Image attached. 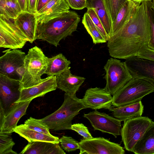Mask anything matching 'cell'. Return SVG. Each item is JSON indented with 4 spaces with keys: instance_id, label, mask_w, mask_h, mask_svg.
<instances>
[{
    "instance_id": "6da1fadb",
    "label": "cell",
    "mask_w": 154,
    "mask_h": 154,
    "mask_svg": "<svg viewBox=\"0 0 154 154\" xmlns=\"http://www.w3.org/2000/svg\"><path fill=\"white\" fill-rule=\"evenodd\" d=\"M150 38L149 23L145 5L142 2L131 18L109 36L107 46L109 55L127 59L135 56Z\"/></svg>"
},
{
    "instance_id": "7a4b0ae2",
    "label": "cell",
    "mask_w": 154,
    "mask_h": 154,
    "mask_svg": "<svg viewBox=\"0 0 154 154\" xmlns=\"http://www.w3.org/2000/svg\"><path fill=\"white\" fill-rule=\"evenodd\" d=\"M80 20L77 13L69 10L45 22L38 23L36 39L57 47L61 40L71 35L76 30Z\"/></svg>"
},
{
    "instance_id": "3957f363",
    "label": "cell",
    "mask_w": 154,
    "mask_h": 154,
    "mask_svg": "<svg viewBox=\"0 0 154 154\" xmlns=\"http://www.w3.org/2000/svg\"><path fill=\"white\" fill-rule=\"evenodd\" d=\"M86 109L81 99L76 94L65 93L64 100L61 106L53 113L38 121L49 129L54 131L71 130L72 121L81 110Z\"/></svg>"
},
{
    "instance_id": "277c9868",
    "label": "cell",
    "mask_w": 154,
    "mask_h": 154,
    "mask_svg": "<svg viewBox=\"0 0 154 154\" xmlns=\"http://www.w3.org/2000/svg\"><path fill=\"white\" fill-rule=\"evenodd\" d=\"M49 58L42 49L35 46L29 49L24 60V72L20 81V88H29L40 83L47 68Z\"/></svg>"
},
{
    "instance_id": "5b68a950",
    "label": "cell",
    "mask_w": 154,
    "mask_h": 154,
    "mask_svg": "<svg viewBox=\"0 0 154 154\" xmlns=\"http://www.w3.org/2000/svg\"><path fill=\"white\" fill-rule=\"evenodd\" d=\"M154 92V86L140 78H132L112 96V105L118 107L141 101L145 96Z\"/></svg>"
},
{
    "instance_id": "8992f818",
    "label": "cell",
    "mask_w": 154,
    "mask_h": 154,
    "mask_svg": "<svg viewBox=\"0 0 154 154\" xmlns=\"http://www.w3.org/2000/svg\"><path fill=\"white\" fill-rule=\"evenodd\" d=\"M104 69L106 84L103 88L112 96L133 78L125 62H122L116 58L109 59Z\"/></svg>"
},
{
    "instance_id": "52a82bcc",
    "label": "cell",
    "mask_w": 154,
    "mask_h": 154,
    "mask_svg": "<svg viewBox=\"0 0 154 154\" xmlns=\"http://www.w3.org/2000/svg\"><path fill=\"white\" fill-rule=\"evenodd\" d=\"M152 122L148 117L142 116L124 121L120 133L126 150L131 152L135 144Z\"/></svg>"
},
{
    "instance_id": "ba28073f",
    "label": "cell",
    "mask_w": 154,
    "mask_h": 154,
    "mask_svg": "<svg viewBox=\"0 0 154 154\" xmlns=\"http://www.w3.org/2000/svg\"><path fill=\"white\" fill-rule=\"evenodd\" d=\"M0 15V47L21 48L29 40L14 24L13 20Z\"/></svg>"
},
{
    "instance_id": "9c48e42d",
    "label": "cell",
    "mask_w": 154,
    "mask_h": 154,
    "mask_svg": "<svg viewBox=\"0 0 154 154\" xmlns=\"http://www.w3.org/2000/svg\"><path fill=\"white\" fill-rule=\"evenodd\" d=\"M79 154H124L123 148L118 143L103 137L81 140L79 142Z\"/></svg>"
},
{
    "instance_id": "30bf717a",
    "label": "cell",
    "mask_w": 154,
    "mask_h": 154,
    "mask_svg": "<svg viewBox=\"0 0 154 154\" xmlns=\"http://www.w3.org/2000/svg\"><path fill=\"white\" fill-rule=\"evenodd\" d=\"M20 81L0 74V108L5 116L19 99Z\"/></svg>"
},
{
    "instance_id": "8fae6325",
    "label": "cell",
    "mask_w": 154,
    "mask_h": 154,
    "mask_svg": "<svg viewBox=\"0 0 154 154\" xmlns=\"http://www.w3.org/2000/svg\"><path fill=\"white\" fill-rule=\"evenodd\" d=\"M83 116L89 121L95 130L111 134L116 138L120 135L122 121L119 119L96 110L84 113Z\"/></svg>"
},
{
    "instance_id": "7c38bea8",
    "label": "cell",
    "mask_w": 154,
    "mask_h": 154,
    "mask_svg": "<svg viewBox=\"0 0 154 154\" xmlns=\"http://www.w3.org/2000/svg\"><path fill=\"white\" fill-rule=\"evenodd\" d=\"M3 52L4 54L0 57V74L19 80L17 72L24 65L25 53L18 49H10Z\"/></svg>"
},
{
    "instance_id": "4fadbf2b",
    "label": "cell",
    "mask_w": 154,
    "mask_h": 154,
    "mask_svg": "<svg viewBox=\"0 0 154 154\" xmlns=\"http://www.w3.org/2000/svg\"><path fill=\"white\" fill-rule=\"evenodd\" d=\"M125 62L133 78L143 79L154 86V60L135 56L126 59Z\"/></svg>"
},
{
    "instance_id": "5bb4252c",
    "label": "cell",
    "mask_w": 154,
    "mask_h": 154,
    "mask_svg": "<svg viewBox=\"0 0 154 154\" xmlns=\"http://www.w3.org/2000/svg\"><path fill=\"white\" fill-rule=\"evenodd\" d=\"M112 95L103 88H90L85 91L82 100L86 108L109 109L112 105Z\"/></svg>"
},
{
    "instance_id": "9a60e30c",
    "label": "cell",
    "mask_w": 154,
    "mask_h": 154,
    "mask_svg": "<svg viewBox=\"0 0 154 154\" xmlns=\"http://www.w3.org/2000/svg\"><path fill=\"white\" fill-rule=\"evenodd\" d=\"M57 83L56 76H49L43 79L39 84L21 90L20 97L16 103L32 100L42 97L47 93L56 90Z\"/></svg>"
},
{
    "instance_id": "2e32d148",
    "label": "cell",
    "mask_w": 154,
    "mask_h": 154,
    "mask_svg": "<svg viewBox=\"0 0 154 154\" xmlns=\"http://www.w3.org/2000/svg\"><path fill=\"white\" fill-rule=\"evenodd\" d=\"M13 21L30 43H32L36 39L38 23L35 14L22 11Z\"/></svg>"
},
{
    "instance_id": "e0dca14e",
    "label": "cell",
    "mask_w": 154,
    "mask_h": 154,
    "mask_svg": "<svg viewBox=\"0 0 154 154\" xmlns=\"http://www.w3.org/2000/svg\"><path fill=\"white\" fill-rule=\"evenodd\" d=\"M32 101L16 103L5 116L2 124L0 125V132L12 133L17 126L20 119L26 114L27 109Z\"/></svg>"
},
{
    "instance_id": "ac0fdd59",
    "label": "cell",
    "mask_w": 154,
    "mask_h": 154,
    "mask_svg": "<svg viewBox=\"0 0 154 154\" xmlns=\"http://www.w3.org/2000/svg\"><path fill=\"white\" fill-rule=\"evenodd\" d=\"M65 0H51L35 14L38 23L45 22L69 10Z\"/></svg>"
},
{
    "instance_id": "d6986e66",
    "label": "cell",
    "mask_w": 154,
    "mask_h": 154,
    "mask_svg": "<svg viewBox=\"0 0 154 154\" xmlns=\"http://www.w3.org/2000/svg\"><path fill=\"white\" fill-rule=\"evenodd\" d=\"M85 79L84 77L72 74L69 69L56 76L57 88L67 94L74 95Z\"/></svg>"
},
{
    "instance_id": "ffe728a7",
    "label": "cell",
    "mask_w": 154,
    "mask_h": 154,
    "mask_svg": "<svg viewBox=\"0 0 154 154\" xmlns=\"http://www.w3.org/2000/svg\"><path fill=\"white\" fill-rule=\"evenodd\" d=\"M20 154H65L59 143L44 141L29 142Z\"/></svg>"
},
{
    "instance_id": "44dd1931",
    "label": "cell",
    "mask_w": 154,
    "mask_h": 154,
    "mask_svg": "<svg viewBox=\"0 0 154 154\" xmlns=\"http://www.w3.org/2000/svg\"><path fill=\"white\" fill-rule=\"evenodd\" d=\"M108 110L114 117L122 121L141 116L143 111V106L141 101L125 105L115 107L112 106Z\"/></svg>"
},
{
    "instance_id": "7402d4cb",
    "label": "cell",
    "mask_w": 154,
    "mask_h": 154,
    "mask_svg": "<svg viewBox=\"0 0 154 154\" xmlns=\"http://www.w3.org/2000/svg\"><path fill=\"white\" fill-rule=\"evenodd\" d=\"M131 152L135 154H154V122L136 143Z\"/></svg>"
},
{
    "instance_id": "603a6c76",
    "label": "cell",
    "mask_w": 154,
    "mask_h": 154,
    "mask_svg": "<svg viewBox=\"0 0 154 154\" xmlns=\"http://www.w3.org/2000/svg\"><path fill=\"white\" fill-rule=\"evenodd\" d=\"M14 132L25 139L29 142L44 141L56 143H60V139L58 137L30 129L24 124L17 126L14 129Z\"/></svg>"
},
{
    "instance_id": "cb8c5ba5",
    "label": "cell",
    "mask_w": 154,
    "mask_h": 154,
    "mask_svg": "<svg viewBox=\"0 0 154 154\" xmlns=\"http://www.w3.org/2000/svg\"><path fill=\"white\" fill-rule=\"evenodd\" d=\"M140 4L131 0H128L125 3L120 9L112 23L111 35L117 31L131 18Z\"/></svg>"
},
{
    "instance_id": "d4e9b609",
    "label": "cell",
    "mask_w": 154,
    "mask_h": 154,
    "mask_svg": "<svg viewBox=\"0 0 154 154\" xmlns=\"http://www.w3.org/2000/svg\"><path fill=\"white\" fill-rule=\"evenodd\" d=\"M86 8H92L94 11L109 36L112 33V23L103 0H86Z\"/></svg>"
},
{
    "instance_id": "484cf974",
    "label": "cell",
    "mask_w": 154,
    "mask_h": 154,
    "mask_svg": "<svg viewBox=\"0 0 154 154\" xmlns=\"http://www.w3.org/2000/svg\"><path fill=\"white\" fill-rule=\"evenodd\" d=\"M71 62L61 53L49 58L47 68L45 72L48 76H57L70 69Z\"/></svg>"
},
{
    "instance_id": "4316f807",
    "label": "cell",
    "mask_w": 154,
    "mask_h": 154,
    "mask_svg": "<svg viewBox=\"0 0 154 154\" xmlns=\"http://www.w3.org/2000/svg\"><path fill=\"white\" fill-rule=\"evenodd\" d=\"M17 0H0V15L14 19L22 12Z\"/></svg>"
},
{
    "instance_id": "83f0119b",
    "label": "cell",
    "mask_w": 154,
    "mask_h": 154,
    "mask_svg": "<svg viewBox=\"0 0 154 154\" xmlns=\"http://www.w3.org/2000/svg\"><path fill=\"white\" fill-rule=\"evenodd\" d=\"M82 22L87 31L91 36L94 43L95 44L107 42L87 12L83 15Z\"/></svg>"
},
{
    "instance_id": "f1b7e54d",
    "label": "cell",
    "mask_w": 154,
    "mask_h": 154,
    "mask_svg": "<svg viewBox=\"0 0 154 154\" xmlns=\"http://www.w3.org/2000/svg\"><path fill=\"white\" fill-rule=\"evenodd\" d=\"M143 2L145 5L150 32V38L147 46L154 50V8L152 0Z\"/></svg>"
},
{
    "instance_id": "f546056e",
    "label": "cell",
    "mask_w": 154,
    "mask_h": 154,
    "mask_svg": "<svg viewBox=\"0 0 154 154\" xmlns=\"http://www.w3.org/2000/svg\"><path fill=\"white\" fill-rule=\"evenodd\" d=\"M12 133L0 132V154H17L12 149L15 143L11 136Z\"/></svg>"
},
{
    "instance_id": "4dcf8cb0",
    "label": "cell",
    "mask_w": 154,
    "mask_h": 154,
    "mask_svg": "<svg viewBox=\"0 0 154 154\" xmlns=\"http://www.w3.org/2000/svg\"><path fill=\"white\" fill-rule=\"evenodd\" d=\"M128 0H103L112 24L120 9Z\"/></svg>"
},
{
    "instance_id": "1f68e13d",
    "label": "cell",
    "mask_w": 154,
    "mask_h": 154,
    "mask_svg": "<svg viewBox=\"0 0 154 154\" xmlns=\"http://www.w3.org/2000/svg\"><path fill=\"white\" fill-rule=\"evenodd\" d=\"M30 129L49 135H52L49 129L39 122L37 119L30 117L26 120L24 124Z\"/></svg>"
},
{
    "instance_id": "d6a6232c",
    "label": "cell",
    "mask_w": 154,
    "mask_h": 154,
    "mask_svg": "<svg viewBox=\"0 0 154 154\" xmlns=\"http://www.w3.org/2000/svg\"><path fill=\"white\" fill-rule=\"evenodd\" d=\"M60 142L62 148L67 152L79 149V142L71 137L63 136L60 139Z\"/></svg>"
},
{
    "instance_id": "836d02e7",
    "label": "cell",
    "mask_w": 154,
    "mask_h": 154,
    "mask_svg": "<svg viewBox=\"0 0 154 154\" xmlns=\"http://www.w3.org/2000/svg\"><path fill=\"white\" fill-rule=\"evenodd\" d=\"M101 34L107 42L109 36L106 32L102 23L92 8H87L86 12Z\"/></svg>"
},
{
    "instance_id": "e575fe53",
    "label": "cell",
    "mask_w": 154,
    "mask_h": 154,
    "mask_svg": "<svg viewBox=\"0 0 154 154\" xmlns=\"http://www.w3.org/2000/svg\"><path fill=\"white\" fill-rule=\"evenodd\" d=\"M71 130L77 132L83 137L84 139H88L93 137L89 132L88 128L82 123L72 124Z\"/></svg>"
},
{
    "instance_id": "d590c367",
    "label": "cell",
    "mask_w": 154,
    "mask_h": 154,
    "mask_svg": "<svg viewBox=\"0 0 154 154\" xmlns=\"http://www.w3.org/2000/svg\"><path fill=\"white\" fill-rule=\"evenodd\" d=\"M136 56L141 58L154 60V50L146 46L143 47Z\"/></svg>"
},
{
    "instance_id": "8d00e7d4",
    "label": "cell",
    "mask_w": 154,
    "mask_h": 154,
    "mask_svg": "<svg viewBox=\"0 0 154 154\" xmlns=\"http://www.w3.org/2000/svg\"><path fill=\"white\" fill-rule=\"evenodd\" d=\"M70 7L75 10H82L86 8V1L84 0H65Z\"/></svg>"
},
{
    "instance_id": "74e56055",
    "label": "cell",
    "mask_w": 154,
    "mask_h": 154,
    "mask_svg": "<svg viewBox=\"0 0 154 154\" xmlns=\"http://www.w3.org/2000/svg\"><path fill=\"white\" fill-rule=\"evenodd\" d=\"M37 0H27V11L35 14L37 13Z\"/></svg>"
},
{
    "instance_id": "f35d334b",
    "label": "cell",
    "mask_w": 154,
    "mask_h": 154,
    "mask_svg": "<svg viewBox=\"0 0 154 154\" xmlns=\"http://www.w3.org/2000/svg\"><path fill=\"white\" fill-rule=\"evenodd\" d=\"M51 0H37L36 4L37 12L40 10Z\"/></svg>"
},
{
    "instance_id": "ab89813d",
    "label": "cell",
    "mask_w": 154,
    "mask_h": 154,
    "mask_svg": "<svg viewBox=\"0 0 154 154\" xmlns=\"http://www.w3.org/2000/svg\"><path fill=\"white\" fill-rule=\"evenodd\" d=\"M23 11H27V0H17Z\"/></svg>"
},
{
    "instance_id": "60d3db41",
    "label": "cell",
    "mask_w": 154,
    "mask_h": 154,
    "mask_svg": "<svg viewBox=\"0 0 154 154\" xmlns=\"http://www.w3.org/2000/svg\"><path fill=\"white\" fill-rule=\"evenodd\" d=\"M134 2L140 4L143 1V0H131Z\"/></svg>"
},
{
    "instance_id": "b9f144b4",
    "label": "cell",
    "mask_w": 154,
    "mask_h": 154,
    "mask_svg": "<svg viewBox=\"0 0 154 154\" xmlns=\"http://www.w3.org/2000/svg\"><path fill=\"white\" fill-rule=\"evenodd\" d=\"M152 1V6L154 8V0H153Z\"/></svg>"
},
{
    "instance_id": "7bdbcfd3",
    "label": "cell",
    "mask_w": 154,
    "mask_h": 154,
    "mask_svg": "<svg viewBox=\"0 0 154 154\" xmlns=\"http://www.w3.org/2000/svg\"><path fill=\"white\" fill-rule=\"evenodd\" d=\"M152 0H143V1H152Z\"/></svg>"
},
{
    "instance_id": "ee69618b",
    "label": "cell",
    "mask_w": 154,
    "mask_h": 154,
    "mask_svg": "<svg viewBox=\"0 0 154 154\" xmlns=\"http://www.w3.org/2000/svg\"><path fill=\"white\" fill-rule=\"evenodd\" d=\"M85 0V1H86V0Z\"/></svg>"
},
{
    "instance_id": "f6af8a7d",
    "label": "cell",
    "mask_w": 154,
    "mask_h": 154,
    "mask_svg": "<svg viewBox=\"0 0 154 154\" xmlns=\"http://www.w3.org/2000/svg\"></svg>"
}]
</instances>
